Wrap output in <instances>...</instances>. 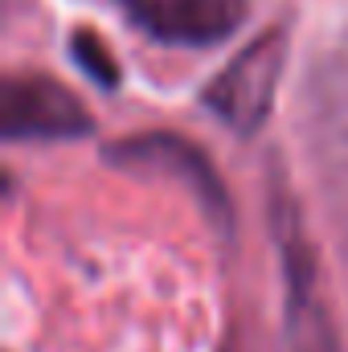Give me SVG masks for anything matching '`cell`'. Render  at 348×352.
Here are the masks:
<instances>
[{"label": "cell", "instance_id": "5", "mask_svg": "<svg viewBox=\"0 0 348 352\" xmlns=\"http://www.w3.org/2000/svg\"><path fill=\"white\" fill-rule=\"evenodd\" d=\"M74 58L87 66V74L94 82L115 87V62H111V54L102 50V41H94L90 33H78V37H74Z\"/></svg>", "mask_w": 348, "mask_h": 352}, {"label": "cell", "instance_id": "1", "mask_svg": "<svg viewBox=\"0 0 348 352\" xmlns=\"http://www.w3.org/2000/svg\"><path fill=\"white\" fill-rule=\"evenodd\" d=\"M283 62H287V37L279 29L262 33L259 41H250L209 87H205V107L234 131L250 135L262 119L270 115L274 90L283 78Z\"/></svg>", "mask_w": 348, "mask_h": 352}, {"label": "cell", "instance_id": "4", "mask_svg": "<svg viewBox=\"0 0 348 352\" xmlns=\"http://www.w3.org/2000/svg\"><path fill=\"white\" fill-rule=\"evenodd\" d=\"M283 266H287V336L291 352H336L332 320L320 295L312 291V254L295 226H283Z\"/></svg>", "mask_w": 348, "mask_h": 352}, {"label": "cell", "instance_id": "2", "mask_svg": "<svg viewBox=\"0 0 348 352\" xmlns=\"http://www.w3.org/2000/svg\"><path fill=\"white\" fill-rule=\"evenodd\" d=\"M87 107L45 74H12L4 82V135L8 140H70L87 135Z\"/></svg>", "mask_w": 348, "mask_h": 352}, {"label": "cell", "instance_id": "3", "mask_svg": "<svg viewBox=\"0 0 348 352\" xmlns=\"http://www.w3.org/2000/svg\"><path fill=\"white\" fill-rule=\"evenodd\" d=\"M123 12L164 45H217L246 21V0H119Z\"/></svg>", "mask_w": 348, "mask_h": 352}]
</instances>
